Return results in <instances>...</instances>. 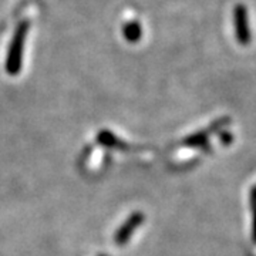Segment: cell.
Instances as JSON below:
<instances>
[{"instance_id": "obj_1", "label": "cell", "mask_w": 256, "mask_h": 256, "mask_svg": "<svg viewBox=\"0 0 256 256\" xmlns=\"http://www.w3.org/2000/svg\"><path fill=\"white\" fill-rule=\"evenodd\" d=\"M28 23H22V24H18V30L14 33L13 42L10 44L8 62H6V68H8L9 74L18 73V70L22 67L23 44H24V37H26V33H28Z\"/></svg>"}, {"instance_id": "obj_2", "label": "cell", "mask_w": 256, "mask_h": 256, "mask_svg": "<svg viewBox=\"0 0 256 256\" xmlns=\"http://www.w3.org/2000/svg\"><path fill=\"white\" fill-rule=\"evenodd\" d=\"M234 18H235V32H236L238 42L240 44H249L250 42L249 18H248V10L244 4H238L235 8Z\"/></svg>"}, {"instance_id": "obj_3", "label": "cell", "mask_w": 256, "mask_h": 256, "mask_svg": "<svg viewBox=\"0 0 256 256\" xmlns=\"http://www.w3.org/2000/svg\"><path fill=\"white\" fill-rule=\"evenodd\" d=\"M141 220H142V215L141 214H134L132 216H130L127 222L117 230V234H116V242L118 245H124L128 240V238L131 236V234L134 232V229L137 228L138 225L141 224Z\"/></svg>"}, {"instance_id": "obj_4", "label": "cell", "mask_w": 256, "mask_h": 256, "mask_svg": "<svg viewBox=\"0 0 256 256\" xmlns=\"http://www.w3.org/2000/svg\"><path fill=\"white\" fill-rule=\"evenodd\" d=\"M97 140H98L101 146H108V148H120V146L122 148L124 146L118 138L116 137L114 134H111L110 131H101L100 134L97 136Z\"/></svg>"}, {"instance_id": "obj_5", "label": "cell", "mask_w": 256, "mask_h": 256, "mask_svg": "<svg viewBox=\"0 0 256 256\" xmlns=\"http://www.w3.org/2000/svg\"><path fill=\"white\" fill-rule=\"evenodd\" d=\"M124 34L130 42H137L140 36H141V28L137 23H128L124 30Z\"/></svg>"}]
</instances>
